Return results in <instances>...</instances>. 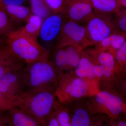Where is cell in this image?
<instances>
[{
  "mask_svg": "<svg viewBox=\"0 0 126 126\" xmlns=\"http://www.w3.org/2000/svg\"><path fill=\"white\" fill-rule=\"evenodd\" d=\"M21 78L24 92H55L58 84L55 70L48 59L26 64L21 70Z\"/></svg>",
  "mask_w": 126,
  "mask_h": 126,
  "instance_id": "obj_1",
  "label": "cell"
},
{
  "mask_svg": "<svg viewBox=\"0 0 126 126\" xmlns=\"http://www.w3.org/2000/svg\"><path fill=\"white\" fill-rule=\"evenodd\" d=\"M55 92L34 90L24 92L15 103L16 106L46 126L50 116L54 111L57 102Z\"/></svg>",
  "mask_w": 126,
  "mask_h": 126,
  "instance_id": "obj_2",
  "label": "cell"
},
{
  "mask_svg": "<svg viewBox=\"0 0 126 126\" xmlns=\"http://www.w3.org/2000/svg\"><path fill=\"white\" fill-rule=\"evenodd\" d=\"M5 42L11 50L26 64L48 59L50 52L45 48L38 40L11 33Z\"/></svg>",
  "mask_w": 126,
  "mask_h": 126,
  "instance_id": "obj_3",
  "label": "cell"
},
{
  "mask_svg": "<svg viewBox=\"0 0 126 126\" xmlns=\"http://www.w3.org/2000/svg\"><path fill=\"white\" fill-rule=\"evenodd\" d=\"M88 83L76 75L71 77L68 75L59 81L55 91L57 99L61 102L68 104L72 101L86 97L90 94Z\"/></svg>",
  "mask_w": 126,
  "mask_h": 126,
  "instance_id": "obj_4",
  "label": "cell"
},
{
  "mask_svg": "<svg viewBox=\"0 0 126 126\" xmlns=\"http://www.w3.org/2000/svg\"><path fill=\"white\" fill-rule=\"evenodd\" d=\"M87 37L89 46L95 45L109 37L116 29L113 14H94L86 22Z\"/></svg>",
  "mask_w": 126,
  "mask_h": 126,
  "instance_id": "obj_5",
  "label": "cell"
},
{
  "mask_svg": "<svg viewBox=\"0 0 126 126\" xmlns=\"http://www.w3.org/2000/svg\"><path fill=\"white\" fill-rule=\"evenodd\" d=\"M70 45L79 47L82 50L89 46L86 26L67 19L63 23L56 39L55 48Z\"/></svg>",
  "mask_w": 126,
  "mask_h": 126,
  "instance_id": "obj_6",
  "label": "cell"
},
{
  "mask_svg": "<svg viewBox=\"0 0 126 126\" xmlns=\"http://www.w3.org/2000/svg\"><path fill=\"white\" fill-rule=\"evenodd\" d=\"M92 99L88 105L94 106V108L97 107L94 109H97L95 112L104 113L113 118H116L125 111L124 100L119 94L111 91H101Z\"/></svg>",
  "mask_w": 126,
  "mask_h": 126,
  "instance_id": "obj_7",
  "label": "cell"
},
{
  "mask_svg": "<svg viewBox=\"0 0 126 126\" xmlns=\"http://www.w3.org/2000/svg\"><path fill=\"white\" fill-rule=\"evenodd\" d=\"M65 19L62 13L60 12L52 14L43 21L38 41L49 52L54 43H56Z\"/></svg>",
  "mask_w": 126,
  "mask_h": 126,
  "instance_id": "obj_8",
  "label": "cell"
},
{
  "mask_svg": "<svg viewBox=\"0 0 126 126\" xmlns=\"http://www.w3.org/2000/svg\"><path fill=\"white\" fill-rule=\"evenodd\" d=\"M21 70H11L0 77V92L15 104L24 92Z\"/></svg>",
  "mask_w": 126,
  "mask_h": 126,
  "instance_id": "obj_9",
  "label": "cell"
},
{
  "mask_svg": "<svg viewBox=\"0 0 126 126\" xmlns=\"http://www.w3.org/2000/svg\"><path fill=\"white\" fill-rule=\"evenodd\" d=\"M61 13L65 19L79 23H86L94 14L90 4L82 2H69Z\"/></svg>",
  "mask_w": 126,
  "mask_h": 126,
  "instance_id": "obj_10",
  "label": "cell"
},
{
  "mask_svg": "<svg viewBox=\"0 0 126 126\" xmlns=\"http://www.w3.org/2000/svg\"><path fill=\"white\" fill-rule=\"evenodd\" d=\"M26 65L11 50L5 41L0 44V77L11 70H22Z\"/></svg>",
  "mask_w": 126,
  "mask_h": 126,
  "instance_id": "obj_11",
  "label": "cell"
},
{
  "mask_svg": "<svg viewBox=\"0 0 126 126\" xmlns=\"http://www.w3.org/2000/svg\"><path fill=\"white\" fill-rule=\"evenodd\" d=\"M8 126H41L36 119L16 106L6 111Z\"/></svg>",
  "mask_w": 126,
  "mask_h": 126,
  "instance_id": "obj_12",
  "label": "cell"
},
{
  "mask_svg": "<svg viewBox=\"0 0 126 126\" xmlns=\"http://www.w3.org/2000/svg\"><path fill=\"white\" fill-rule=\"evenodd\" d=\"M43 21L44 20L38 16L32 14L24 27L11 33L38 40Z\"/></svg>",
  "mask_w": 126,
  "mask_h": 126,
  "instance_id": "obj_13",
  "label": "cell"
},
{
  "mask_svg": "<svg viewBox=\"0 0 126 126\" xmlns=\"http://www.w3.org/2000/svg\"><path fill=\"white\" fill-rule=\"evenodd\" d=\"M94 67L92 60L82 52L80 61L75 69V75L88 82V80H94L96 78L94 71Z\"/></svg>",
  "mask_w": 126,
  "mask_h": 126,
  "instance_id": "obj_14",
  "label": "cell"
},
{
  "mask_svg": "<svg viewBox=\"0 0 126 126\" xmlns=\"http://www.w3.org/2000/svg\"><path fill=\"white\" fill-rule=\"evenodd\" d=\"M48 60L54 68L59 82L64 77V72L68 70L65 47L55 48L52 59Z\"/></svg>",
  "mask_w": 126,
  "mask_h": 126,
  "instance_id": "obj_15",
  "label": "cell"
},
{
  "mask_svg": "<svg viewBox=\"0 0 126 126\" xmlns=\"http://www.w3.org/2000/svg\"><path fill=\"white\" fill-rule=\"evenodd\" d=\"M93 52L97 55V57L95 56L96 57L95 59L97 60L98 64L103 66L104 69L103 77L106 78H111L113 75L115 70L121 68L117 63L113 55L110 52L108 51L100 53Z\"/></svg>",
  "mask_w": 126,
  "mask_h": 126,
  "instance_id": "obj_16",
  "label": "cell"
},
{
  "mask_svg": "<svg viewBox=\"0 0 126 126\" xmlns=\"http://www.w3.org/2000/svg\"><path fill=\"white\" fill-rule=\"evenodd\" d=\"M5 7L9 19L14 24L26 23L32 14L29 8L22 5Z\"/></svg>",
  "mask_w": 126,
  "mask_h": 126,
  "instance_id": "obj_17",
  "label": "cell"
},
{
  "mask_svg": "<svg viewBox=\"0 0 126 126\" xmlns=\"http://www.w3.org/2000/svg\"><path fill=\"white\" fill-rule=\"evenodd\" d=\"M88 3L94 12L103 14H114L122 7L119 0H91Z\"/></svg>",
  "mask_w": 126,
  "mask_h": 126,
  "instance_id": "obj_18",
  "label": "cell"
},
{
  "mask_svg": "<svg viewBox=\"0 0 126 126\" xmlns=\"http://www.w3.org/2000/svg\"><path fill=\"white\" fill-rule=\"evenodd\" d=\"M90 111L88 108L79 107L72 111L70 115L71 126H88L91 125Z\"/></svg>",
  "mask_w": 126,
  "mask_h": 126,
  "instance_id": "obj_19",
  "label": "cell"
},
{
  "mask_svg": "<svg viewBox=\"0 0 126 126\" xmlns=\"http://www.w3.org/2000/svg\"><path fill=\"white\" fill-rule=\"evenodd\" d=\"M15 30V25L9 19L5 7L0 3V37H6Z\"/></svg>",
  "mask_w": 126,
  "mask_h": 126,
  "instance_id": "obj_20",
  "label": "cell"
},
{
  "mask_svg": "<svg viewBox=\"0 0 126 126\" xmlns=\"http://www.w3.org/2000/svg\"><path fill=\"white\" fill-rule=\"evenodd\" d=\"M64 47L66 52L68 70L71 69H75L80 61L83 50L73 46H67Z\"/></svg>",
  "mask_w": 126,
  "mask_h": 126,
  "instance_id": "obj_21",
  "label": "cell"
},
{
  "mask_svg": "<svg viewBox=\"0 0 126 126\" xmlns=\"http://www.w3.org/2000/svg\"><path fill=\"white\" fill-rule=\"evenodd\" d=\"M67 105L61 102L57 99L55 112L60 126H71L70 116Z\"/></svg>",
  "mask_w": 126,
  "mask_h": 126,
  "instance_id": "obj_22",
  "label": "cell"
},
{
  "mask_svg": "<svg viewBox=\"0 0 126 126\" xmlns=\"http://www.w3.org/2000/svg\"><path fill=\"white\" fill-rule=\"evenodd\" d=\"M31 11L32 14L45 20L53 14L45 0H31Z\"/></svg>",
  "mask_w": 126,
  "mask_h": 126,
  "instance_id": "obj_23",
  "label": "cell"
},
{
  "mask_svg": "<svg viewBox=\"0 0 126 126\" xmlns=\"http://www.w3.org/2000/svg\"><path fill=\"white\" fill-rule=\"evenodd\" d=\"M126 33L118 30L117 29L109 36L111 49L110 52L115 56L116 52L126 42Z\"/></svg>",
  "mask_w": 126,
  "mask_h": 126,
  "instance_id": "obj_24",
  "label": "cell"
},
{
  "mask_svg": "<svg viewBox=\"0 0 126 126\" xmlns=\"http://www.w3.org/2000/svg\"><path fill=\"white\" fill-rule=\"evenodd\" d=\"M114 21L117 29L126 33V10L122 7L117 12L113 14Z\"/></svg>",
  "mask_w": 126,
  "mask_h": 126,
  "instance_id": "obj_25",
  "label": "cell"
},
{
  "mask_svg": "<svg viewBox=\"0 0 126 126\" xmlns=\"http://www.w3.org/2000/svg\"><path fill=\"white\" fill-rule=\"evenodd\" d=\"M69 0H45L53 14L62 12Z\"/></svg>",
  "mask_w": 126,
  "mask_h": 126,
  "instance_id": "obj_26",
  "label": "cell"
},
{
  "mask_svg": "<svg viewBox=\"0 0 126 126\" xmlns=\"http://www.w3.org/2000/svg\"><path fill=\"white\" fill-rule=\"evenodd\" d=\"M116 61L121 68L126 65V42L116 52L114 56Z\"/></svg>",
  "mask_w": 126,
  "mask_h": 126,
  "instance_id": "obj_27",
  "label": "cell"
},
{
  "mask_svg": "<svg viewBox=\"0 0 126 126\" xmlns=\"http://www.w3.org/2000/svg\"><path fill=\"white\" fill-rule=\"evenodd\" d=\"M14 106V102L0 92V112L6 111Z\"/></svg>",
  "mask_w": 126,
  "mask_h": 126,
  "instance_id": "obj_28",
  "label": "cell"
},
{
  "mask_svg": "<svg viewBox=\"0 0 126 126\" xmlns=\"http://www.w3.org/2000/svg\"><path fill=\"white\" fill-rule=\"evenodd\" d=\"M46 126H60L56 115L55 112V110L47 121Z\"/></svg>",
  "mask_w": 126,
  "mask_h": 126,
  "instance_id": "obj_29",
  "label": "cell"
},
{
  "mask_svg": "<svg viewBox=\"0 0 126 126\" xmlns=\"http://www.w3.org/2000/svg\"><path fill=\"white\" fill-rule=\"evenodd\" d=\"M26 0H1V2L4 6L21 5Z\"/></svg>",
  "mask_w": 126,
  "mask_h": 126,
  "instance_id": "obj_30",
  "label": "cell"
},
{
  "mask_svg": "<svg viewBox=\"0 0 126 126\" xmlns=\"http://www.w3.org/2000/svg\"><path fill=\"white\" fill-rule=\"evenodd\" d=\"M94 71L96 78H100L103 77L104 69L102 65L98 63L94 64Z\"/></svg>",
  "mask_w": 126,
  "mask_h": 126,
  "instance_id": "obj_31",
  "label": "cell"
},
{
  "mask_svg": "<svg viewBox=\"0 0 126 126\" xmlns=\"http://www.w3.org/2000/svg\"><path fill=\"white\" fill-rule=\"evenodd\" d=\"M91 0H69L68 2H82L88 3Z\"/></svg>",
  "mask_w": 126,
  "mask_h": 126,
  "instance_id": "obj_32",
  "label": "cell"
},
{
  "mask_svg": "<svg viewBox=\"0 0 126 126\" xmlns=\"http://www.w3.org/2000/svg\"><path fill=\"white\" fill-rule=\"evenodd\" d=\"M119 1L122 7L126 8V0H119Z\"/></svg>",
  "mask_w": 126,
  "mask_h": 126,
  "instance_id": "obj_33",
  "label": "cell"
},
{
  "mask_svg": "<svg viewBox=\"0 0 126 126\" xmlns=\"http://www.w3.org/2000/svg\"><path fill=\"white\" fill-rule=\"evenodd\" d=\"M117 126H126V122L124 121H121L119 122Z\"/></svg>",
  "mask_w": 126,
  "mask_h": 126,
  "instance_id": "obj_34",
  "label": "cell"
},
{
  "mask_svg": "<svg viewBox=\"0 0 126 126\" xmlns=\"http://www.w3.org/2000/svg\"><path fill=\"white\" fill-rule=\"evenodd\" d=\"M2 41L0 39V44L1 43H2Z\"/></svg>",
  "mask_w": 126,
  "mask_h": 126,
  "instance_id": "obj_35",
  "label": "cell"
},
{
  "mask_svg": "<svg viewBox=\"0 0 126 126\" xmlns=\"http://www.w3.org/2000/svg\"><path fill=\"white\" fill-rule=\"evenodd\" d=\"M1 2V0H0V3Z\"/></svg>",
  "mask_w": 126,
  "mask_h": 126,
  "instance_id": "obj_36",
  "label": "cell"
}]
</instances>
